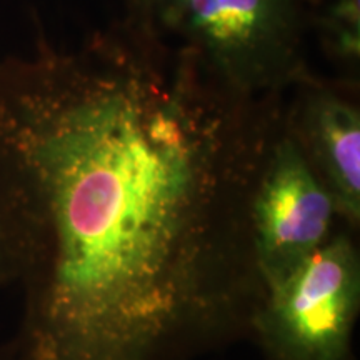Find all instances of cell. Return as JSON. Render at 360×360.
<instances>
[{
    "label": "cell",
    "instance_id": "2",
    "mask_svg": "<svg viewBox=\"0 0 360 360\" xmlns=\"http://www.w3.org/2000/svg\"><path fill=\"white\" fill-rule=\"evenodd\" d=\"M129 15L250 98L309 77V0H129Z\"/></svg>",
    "mask_w": 360,
    "mask_h": 360
},
{
    "label": "cell",
    "instance_id": "1",
    "mask_svg": "<svg viewBox=\"0 0 360 360\" xmlns=\"http://www.w3.org/2000/svg\"><path fill=\"white\" fill-rule=\"evenodd\" d=\"M269 110L130 15L0 60V217L42 252L30 360L148 359Z\"/></svg>",
    "mask_w": 360,
    "mask_h": 360
},
{
    "label": "cell",
    "instance_id": "5",
    "mask_svg": "<svg viewBox=\"0 0 360 360\" xmlns=\"http://www.w3.org/2000/svg\"><path fill=\"white\" fill-rule=\"evenodd\" d=\"M287 122L314 172L334 197L337 214L357 224L360 217V107L352 92H342L312 74L287 92Z\"/></svg>",
    "mask_w": 360,
    "mask_h": 360
},
{
    "label": "cell",
    "instance_id": "4",
    "mask_svg": "<svg viewBox=\"0 0 360 360\" xmlns=\"http://www.w3.org/2000/svg\"><path fill=\"white\" fill-rule=\"evenodd\" d=\"M265 334L289 360H342L359 309V260L339 236L270 282Z\"/></svg>",
    "mask_w": 360,
    "mask_h": 360
},
{
    "label": "cell",
    "instance_id": "6",
    "mask_svg": "<svg viewBox=\"0 0 360 360\" xmlns=\"http://www.w3.org/2000/svg\"><path fill=\"white\" fill-rule=\"evenodd\" d=\"M309 29L315 30L328 58L357 82L360 0H309Z\"/></svg>",
    "mask_w": 360,
    "mask_h": 360
},
{
    "label": "cell",
    "instance_id": "7",
    "mask_svg": "<svg viewBox=\"0 0 360 360\" xmlns=\"http://www.w3.org/2000/svg\"><path fill=\"white\" fill-rule=\"evenodd\" d=\"M4 233H6V227H4L2 217H0V245H2V240H4Z\"/></svg>",
    "mask_w": 360,
    "mask_h": 360
},
{
    "label": "cell",
    "instance_id": "3",
    "mask_svg": "<svg viewBox=\"0 0 360 360\" xmlns=\"http://www.w3.org/2000/svg\"><path fill=\"white\" fill-rule=\"evenodd\" d=\"M283 98L255 159L249 212L267 283L290 272L330 238L337 207L287 122Z\"/></svg>",
    "mask_w": 360,
    "mask_h": 360
}]
</instances>
